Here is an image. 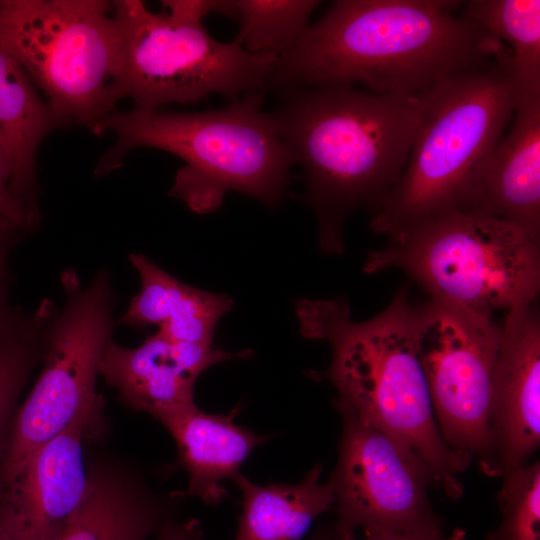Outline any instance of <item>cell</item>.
I'll use <instances>...</instances> for the list:
<instances>
[{
	"instance_id": "cell-1",
	"label": "cell",
	"mask_w": 540,
	"mask_h": 540,
	"mask_svg": "<svg viewBox=\"0 0 540 540\" xmlns=\"http://www.w3.org/2000/svg\"><path fill=\"white\" fill-rule=\"evenodd\" d=\"M443 0H337L277 58L269 87L361 85L419 97L507 47Z\"/></svg>"
},
{
	"instance_id": "cell-2",
	"label": "cell",
	"mask_w": 540,
	"mask_h": 540,
	"mask_svg": "<svg viewBox=\"0 0 540 540\" xmlns=\"http://www.w3.org/2000/svg\"><path fill=\"white\" fill-rule=\"evenodd\" d=\"M271 112L278 134L303 168V199L319 221V245L344 251L343 224L372 214L399 181L419 131L425 94L402 97L356 86L281 89Z\"/></svg>"
},
{
	"instance_id": "cell-3",
	"label": "cell",
	"mask_w": 540,
	"mask_h": 540,
	"mask_svg": "<svg viewBox=\"0 0 540 540\" xmlns=\"http://www.w3.org/2000/svg\"><path fill=\"white\" fill-rule=\"evenodd\" d=\"M413 310L407 286L361 322L352 319L342 299L295 302L301 335L331 347L328 368L310 377L330 381L338 392L334 402L400 441L429 469L433 485L458 500V475L473 458L449 447L441 435L415 347Z\"/></svg>"
},
{
	"instance_id": "cell-4",
	"label": "cell",
	"mask_w": 540,
	"mask_h": 540,
	"mask_svg": "<svg viewBox=\"0 0 540 540\" xmlns=\"http://www.w3.org/2000/svg\"><path fill=\"white\" fill-rule=\"evenodd\" d=\"M262 104V92H252L223 108L202 112L116 111L105 125L116 143L100 158L94 173L100 177L118 169L132 149L156 148L184 161L169 195L195 213L215 211L228 191L275 207L296 163Z\"/></svg>"
},
{
	"instance_id": "cell-5",
	"label": "cell",
	"mask_w": 540,
	"mask_h": 540,
	"mask_svg": "<svg viewBox=\"0 0 540 540\" xmlns=\"http://www.w3.org/2000/svg\"><path fill=\"white\" fill-rule=\"evenodd\" d=\"M519 97L509 48L490 65L428 91L404 171L372 214L371 230L394 240L456 213L475 174L511 123Z\"/></svg>"
},
{
	"instance_id": "cell-6",
	"label": "cell",
	"mask_w": 540,
	"mask_h": 540,
	"mask_svg": "<svg viewBox=\"0 0 540 540\" xmlns=\"http://www.w3.org/2000/svg\"><path fill=\"white\" fill-rule=\"evenodd\" d=\"M0 46L44 94L60 126L106 132L118 102L113 1L0 0Z\"/></svg>"
},
{
	"instance_id": "cell-7",
	"label": "cell",
	"mask_w": 540,
	"mask_h": 540,
	"mask_svg": "<svg viewBox=\"0 0 540 540\" xmlns=\"http://www.w3.org/2000/svg\"><path fill=\"white\" fill-rule=\"evenodd\" d=\"M399 268L432 299L492 315L534 303L540 289V243L496 218L451 213L367 254L371 274Z\"/></svg>"
},
{
	"instance_id": "cell-8",
	"label": "cell",
	"mask_w": 540,
	"mask_h": 540,
	"mask_svg": "<svg viewBox=\"0 0 540 540\" xmlns=\"http://www.w3.org/2000/svg\"><path fill=\"white\" fill-rule=\"evenodd\" d=\"M119 33L118 101L159 109L197 103L212 94L237 98L263 92L277 64L273 54H253L237 41L214 39L203 24L166 11L153 12L140 0L113 1Z\"/></svg>"
},
{
	"instance_id": "cell-9",
	"label": "cell",
	"mask_w": 540,
	"mask_h": 540,
	"mask_svg": "<svg viewBox=\"0 0 540 540\" xmlns=\"http://www.w3.org/2000/svg\"><path fill=\"white\" fill-rule=\"evenodd\" d=\"M64 304L48 320L43 367L15 414L0 462V484L79 415L94 412L100 365L115 329L116 295L107 269L83 285L75 269L61 273Z\"/></svg>"
},
{
	"instance_id": "cell-10",
	"label": "cell",
	"mask_w": 540,
	"mask_h": 540,
	"mask_svg": "<svg viewBox=\"0 0 540 540\" xmlns=\"http://www.w3.org/2000/svg\"><path fill=\"white\" fill-rule=\"evenodd\" d=\"M413 334L444 441L498 476L488 422L501 327L491 315L431 299L414 308Z\"/></svg>"
},
{
	"instance_id": "cell-11",
	"label": "cell",
	"mask_w": 540,
	"mask_h": 540,
	"mask_svg": "<svg viewBox=\"0 0 540 540\" xmlns=\"http://www.w3.org/2000/svg\"><path fill=\"white\" fill-rule=\"evenodd\" d=\"M343 428L338 460L329 482L338 512L336 530L364 535L442 528L428 499L429 469L405 445L362 422L334 402Z\"/></svg>"
},
{
	"instance_id": "cell-12",
	"label": "cell",
	"mask_w": 540,
	"mask_h": 540,
	"mask_svg": "<svg viewBox=\"0 0 540 540\" xmlns=\"http://www.w3.org/2000/svg\"><path fill=\"white\" fill-rule=\"evenodd\" d=\"M94 412L79 415L0 484V515L18 540H56L88 497L83 436Z\"/></svg>"
},
{
	"instance_id": "cell-13",
	"label": "cell",
	"mask_w": 540,
	"mask_h": 540,
	"mask_svg": "<svg viewBox=\"0 0 540 540\" xmlns=\"http://www.w3.org/2000/svg\"><path fill=\"white\" fill-rule=\"evenodd\" d=\"M488 424L498 476L528 464L540 445V319L533 303L506 311Z\"/></svg>"
},
{
	"instance_id": "cell-14",
	"label": "cell",
	"mask_w": 540,
	"mask_h": 540,
	"mask_svg": "<svg viewBox=\"0 0 540 540\" xmlns=\"http://www.w3.org/2000/svg\"><path fill=\"white\" fill-rule=\"evenodd\" d=\"M252 354L251 349L227 352L215 345L174 342L156 332L135 348L112 341L100 375L128 406L157 418L195 405L194 385L206 369Z\"/></svg>"
},
{
	"instance_id": "cell-15",
	"label": "cell",
	"mask_w": 540,
	"mask_h": 540,
	"mask_svg": "<svg viewBox=\"0 0 540 540\" xmlns=\"http://www.w3.org/2000/svg\"><path fill=\"white\" fill-rule=\"evenodd\" d=\"M511 122L456 213L507 221L540 243V94L521 96Z\"/></svg>"
},
{
	"instance_id": "cell-16",
	"label": "cell",
	"mask_w": 540,
	"mask_h": 540,
	"mask_svg": "<svg viewBox=\"0 0 540 540\" xmlns=\"http://www.w3.org/2000/svg\"><path fill=\"white\" fill-rule=\"evenodd\" d=\"M233 418L234 414L205 413L196 405L156 418L174 438L178 463L188 474L181 496L219 504L227 495L223 481H233L251 452L268 439L235 424Z\"/></svg>"
},
{
	"instance_id": "cell-17",
	"label": "cell",
	"mask_w": 540,
	"mask_h": 540,
	"mask_svg": "<svg viewBox=\"0 0 540 540\" xmlns=\"http://www.w3.org/2000/svg\"><path fill=\"white\" fill-rule=\"evenodd\" d=\"M129 260L140 278V291L120 322L142 330L158 326V333L174 342L214 345L219 320L234 305L224 293H212L189 286L141 253Z\"/></svg>"
},
{
	"instance_id": "cell-18",
	"label": "cell",
	"mask_w": 540,
	"mask_h": 540,
	"mask_svg": "<svg viewBox=\"0 0 540 540\" xmlns=\"http://www.w3.org/2000/svg\"><path fill=\"white\" fill-rule=\"evenodd\" d=\"M59 123L18 61L0 46V142L11 165V189L36 230L41 221L36 157Z\"/></svg>"
},
{
	"instance_id": "cell-19",
	"label": "cell",
	"mask_w": 540,
	"mask_h": 540,
	"mask_svg": "<svg viewBox=\"0 0 540 540\" xmlns=\"http://www.w3.org/2000/svg\"><path fill=\"white\" fill-rule=\"evenodd\" d=\"M90 478L86 501L56 540H147L169 519L163 502L131 472L101 464Z\"/></svg>"
},
{
	"instance_id": "cell-20",
	"label": "cell",
	"mask_w": 540,
	"mask_h": 540,
	"mask_svg": "<svg viewBox=\"0 0 540 540\" xmlns=\"http://www.w3.org/2000/svg\"><path fill=\"white\" fill-rule=\"evenodd\" d=\"M317 463L296 485L260 486L239 473L233 482L242 492V513L234 540H302L313 520L332 508L331 483H320Z\"/></svg>"
},
{
	"instance_id": "cell-21",
	"label": "cell",
	"mask_w": 540,
	"mask_h": 540,
	"mask_svg": "<svg viewBox=\"0 0 540 540\" xmlns=\"http://www.w3.org/2000/svg\"><path fill=\"white\" fill-rule=\"evenodd\" d=\"M463 6L461 16L510 49L520 97L540 94V1L470 0Z\"/></svg>"
},
{
	"instance_id": "cell-22",
	"label": "cell",
	"mask_w": 540,
	"mask_h": 540,
	"mask_svg": "<svg viewBox=\"0 0 540 540\" xmlns=\"http://www.w3.org/2000/svg\"><path fill=\"white\" fill-rule=\"evenodd\" d=\"M55 309L49 300L27 311L12 307L0 329V451L3 455L17 398L33 367L42 359L46 324Z\"/></svg>"
},
{
	"instance_id": "cell-23",
	"label": "cell",
	"mask_w": 540,
	"mask_h": 540,
	"mask_svg": "<svg viewBox=\"0 0 540 540\" xmlns=\"http://www.w3.org/2000/svg\"><path fill=\"white\" fill-rule=\"evenodd\" d=\"M240 29L235 41L253 54L277 58L301 38L316 0H233Z\"/></svg>"
},
{
	"instance_id": "cell-24",
	"label": "cell",
	"mask_w": 540,
	"mask_h": 540,
	"mask_svg": "<svg viewBox=\"0 0 540 540\" xmlns=\"http://www.w3.org/2000/svg\"><path fill=\"white\" fill-rule=\"evenodd\" d=\"M497 494L501 523L486 540H540V464H526L502 475Z\"/></svg>"
},
{
	"instance_id": "cell-25",
	"label": "cell",
	"mask_w": 540,
	"mask_h": 540,
	"mask_svg": "<svg viewBox=\"0 0 540 540\" xmlns=\"http://www.w3.org/2000/svg\"><path fill=\"white\" fill-rule=\"evenodd\" d=\"M0 224L12 227L23 234L34 232L29 218L11 189V165L0 142Z\"/></svg>"
},
{
	"instance_id": "cell-26",
	"label": "cell",
	"mask_w": 540,
	"mask_h": 540,
	"mask_svg": "<svg viewBox=\"0 0 540 540\" xmlns=\"http://www.w3.org/2000/svg\"><path fill=\"white\" fill-rule=\"evenodd\" d=\"M163 10L181 20L203 24L206 16L213 13L233 17V0H164Z\"/></svg>"
},
{
	"instance_id": "cell-27",
	"label": "cell",
	"mask_w": 540,
	"mask_h": 540,
	"mask_svg": "<svg viewBox=\"0 0 540 540\" xmlns=\"http://www.w3.org/2000/svg\"><path fill=\"white\" fill-rule=\"evenodd\" d=\"M23 236L25 235L22 232L0 224V329L12 308L9 304L12 281L9 260L14 247Z\"/></svg>"
},
{
	"instance_id": "cell-28",
	"label": "cell",
	"mask_w": 540,
	"mask_h": 540,
	"mask_svg": "<svg viewBox=\"0 0 540 540\" xmlns=\"http://www.w3.org/2000/svg\"><path fill=\"white\" fill-rule=\"evenodd\" d=\"M323 540H466V531L461 528H455L446 535L442 528L410 533H381L373 535H364V538L358 539L355 534H342L333 531L328 536L322 537Z\"/></svg>"
},
{
	"instance_id": "cell-29",
	"label": "cell",
	"mask_w": 540,
	"mask_h": 540,
	"mask_svg": "<svg viewBox=\"0 0 540 540\" xmlns=\"http://www.w3.org/2000/svg\"><path fill=\"white\" fill-rule=\"evenodd\" d=\"M156 540H203L202 528L196 519L184 522L168 519L157 530Z\"/></svg>"
},
{
	"instance_id": "cell-30",
	"label": "cell",
	"mask_w": 540,
	"mask_h": 540,
	"mask_svg": "<svg viewBox=\"0 0 540 540\" xmlns=\"http://www.w3.org/2000/svg\"><path fill=\"white\" fill-rule=\"evenodd\" d=\"M0 540H18L15 533L0 515Z\"/></svg>"
},
{
	"instance_id": "cell-31",
	"label": "cell",
	"mask_w": 540,
	"mask_h": 540,
	"mask_svg": "<svg viewBox=\"0 0 540 540\" xmlns=\"http://www.w3.org/2000/svg\"><path fill=\"white\" fill-rule=\"evenodd\" d=\"M314 540H323V538H316V539H314Z\"/></svg>"
}]
</instances>
